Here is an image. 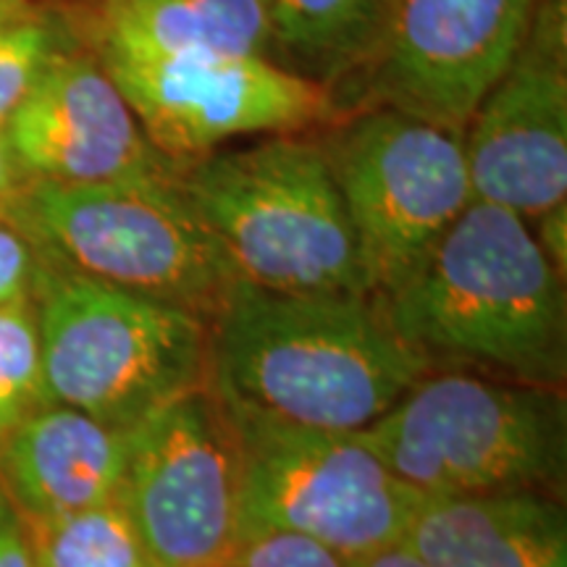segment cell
I'll return each mask as SVG.
<instances>
[{"instance_id": "obj_21", "label": "cell", "mask_w": 567, "mask_h": 567, "mask_svg": "<svg viewBox=\"0 0 567 567\" xmlns=\"http://www.w3.org/2000/svg\"><path fill=\"white\" fill-rule=\"evenodd\" d=\"M218 567H352V559L292 530L245 528Z\"/></svg>"}, {"instance_id": "obj_2", "label": "cell", "mask_w": 567, "mask_h": 567, "mask_svg": "<svg viewBox=\"0 0 567 567\" xmlns=\"http://www.w3.org/2000/svg\"><path fill=\"white\" fill-rule=\"evenodd\" d=\"M563 279L526 218L473 200L381 308L429 360L442 354L557 389L567 342Z\"/></svg>"}, {"instance_id": "obj_8", "label": "cell", "mask_w": 567, "mask_h": 567, "mask_svg": "<svg viewBox=\"0 0 567 567\" xmlns=\"http://www.w3.org/2000/svg\"><path fill=\"white\" fill-rule=\"evenodd\" d=\"M231 417L243 446V530H292L347 559L402 542L423 494L363 436Z\"/></svg>"}, {"instance_id": "obj_11", "label": "cell", "mask_w": 567, "mask_h": 567, "mask_svg": "<svg viewBox=\"0 0 567 567\" xmlns=\"http://www.w3.org/2000/svg\"><path fill=\"white\" fill-rule=\"evenodd\" d=\"M565 27V0H538L515 61L467 122L473 200L526 221L567 200Z\"/></svg>"}, {"instance_id": "obj_17", "label": "cell", "mask_w": 567, "mask_h": 567, "mask_svg": "<svg viewBox=\"0 0 567 567\" xmlns=\"http://www.w3.org/2000/svg\"><path fill=\"white\" fill-rule=\"evenodd\" d=\"M392 0H268L271 48L297 74L331 82L373 63Z\"/></svg>"}, {"instance_id": "obj_16", "label": "cell", "mask_w": 567, "mask_h": 567, "mask_svg": "<svg viewBox=\"0 0 567 567\" xmlns=\"http://www.w3.org/2000/svg\"><path fill=\"white\" fill-rule=\"evenodd\" d=\"M97 45L158 55H266L268 0H103Z\"/></svg>"}, {"instance_id": "obj_12", "label": "cell", "mask_w": 567, "mask_h": 567, "mask_svg": "<svg viewBox=\"0 0 567 567\" xmlns=\"http://www.w3.org/2000/svg\"><path fill=\"white\" fill-rule=\"evenodd\" d=\"M538 0H392L375 53L386 105L463 132L515 61Z\"/></svg>"}, {"instance_id": "obj_14", "label": "cell", "mask_w": 567, "mask_h": 567, "mask_svg": "<svg viewBox=\"0 0 567 567\" xmlns=\"http://www.w3.org/2000/svg\"><path fill=\"white\" fill-rule=\"evenodd\" d=\"M130 434L82 410L45 402L0 444V492L24 523L118 502Z\"/></svg>"}, {"instance_id": "obj_9", "label": "cell", "mask_w": 567, "mask_h": 567, "mask_svg": "<svg viewBox=\"0 0 567 567\" xmlns=\"http://www.w3.org/2000/svg\"><path fill=\"white\" fill-rule=\"evenodd\" d=\"M126 515L153 567H218L243 530V446L213 389L197 386L130 431Z\"/></svg>"}, {"instance_id": "obj_1", "label": "cell", "mask_w": 567, "mask_h": 567, "mask_svg": "<svg viewBox=\"0 0 567 567\" xmlns=\"http://www.w3.org/2000/svg\"><path fill=\"white\" fill-rule=\"evenodd\" d=\"M208 386L237 417L360 434L431 371L371 295L234 281L208 321Z\"/></svg>"}, {"instance_id": "obj_4", "label": "cell", "mask_w": 567, "mask_h": 567, "mask_svg": "<svg viewBox=\"0 0 567 567\" xmlns=\"http://www.w3.org/2000/svg\"><path fill=\"white\" fill-rule=\"evenodd\" d=\"M45 400L130 431L208 384V321L179 305L40 266L34 281Z\"/></svg>"}, {"instance_id": "obj_7", "label": "cell", "mask_w": 567, "mask_h": 567, "mask_svg": "<svg viewBox=\"0 0 567 567\" xmlns=\"http://www.w3.org/2000/svg\"><path fill=\"white\" fill-rule=\"evenodd\" d=\"M358 245L365 295L384 302L421 271L473 203L465 134L392 105L323 147Z\"/></svg>"}, {"instance_id": "obj_22", "label": "cell", "mask_w": 567, "mask_h": 567, "mask_svg": "<svg viewBox=\"0 0 567 567\" xmlns=\"http://www.w3.org/2000/svg\"><path fill=\"white\" fill-rule=\"evenodd\" d=\"M40 266L38 245L9 216H0V308L32 300Z\"/></svg>"}, {"instance_id": "obj_6", "label": "cell", "mask_w": 567, "mask_h": 567, "mask_svg": "<svg viewBox=\"0 0 567 567\" xmlns=\"http://www.w3.org/2000/svg\"><path fill=\"white\" fill-rule=\"evenodd\" d=\"M11 221L61 268L179 305L205 321L237 281L182 195L179 176L90 187L30 182Z\"/></svg>"}, {"instance_id": "obj_20", "label": "cell", "mask_w": 567, "mask_h": 567, "mask_svg": "<svg viewBox=\"0 0 567 567\" xmlns=\"http://www.w3.org/2000/svg\"><path fill=\"white\" fill-rule=\"evenodd\" d=\"M63 53H69V42L59 19L32 11L0 24V132Z\"/></svg>"}, {"instance_id": "obj_15", "label": "cell", "mask_w": 567, "mask_h": 567, "mask_svg": "<svg viewBox=\"0 0 567 567\" xmlns=\"http://www.w3.org/2000/svg\"><path fill=\"white\" fill-rule=\"evenodd\" d=\"M431 567H567V520L538 488L423 494L402 536Z\"/></svg>"}, {"instance_id": "obj_5", "label": "cell", "mask_w": 567, "mask_h": 567, "mask_svg": "<svg viewBox=\"0 0 567 567\" xmlns=\"http://www.w3.org/2000/svg\"><path fill=\"white\" fill-rule=\"evenodd\" d=\"M360 436L396 478L429 496L555 494L565 473V402L555 386L425 373Z\"/></svg>"}, {"instance_id": "obj_19", "label": "cell", "mask_w": 567, "mask_h": 567, "mask_svg": "<svg viewBox=\"0 0 567 567\" xmlns=\"http://www.w3.org/2000/svg\"><path fill=\"white\" fill-rule=\"evenodd\" d=\"M45 402L34 302L3 305L0 308V444Z\"/></svg>"}, {"instance_id": "obj_24", "label": "cell", "mask_w": 567, "mask_h": 567, "mask_svg": "<svg viewBox=\"0 0 567 567\" xmlns=\"http://www.w3.org/2000/svg\"><path fill=\"white\" fill-rule=\"evenodd\" d=\"M538 245L542 250L547 252V258L551 260V266L557 268L559 274L565 276V258H567V203L557 205L555 210L544 213L538 218V234H536Z\"/></svg>"}, {"instance_id": "obj_25", "label": "cell", "mask_w": 567, "mask_h": 567, "mask_svg": "<svg viewBox=\"0 0 567 567\" xmlns=\"http://www.w3.org/2000/svg\"><path fill=\"white\" fill-rule=\"evenodd\" d=\"M27 184H30V176L19 166L9 140H6V132H0V216L11 218L13 205L19 203Z\"/></svg>"}, {"instance_id": "obj_18", "label": "cell", "mask_w": 567, "mask_h": 567, "mask_svg": "<svg viewBox=\"0 0 567 567\" xmlns=\"http://www.w3.org/2000/svg\"><path fill=\"white\" fill-rule=\"evenodd\" d=\"M27 528L38 567H153L122 502Z\"/></svg>"}, {"instance_id": "obj_13", "label": "cell", "mask_w": 567, "mask_h": 567, "mask_svg": "<svg viewBox=\"0 0 567 567\" xmlns=\"http://www.w3.org/2000/svg\"><path fill=\"white\" fill-rule=\"evenodd\" d=\"M6 140L30 182L90 187L179 176V163L147 140L103 63L74 53L40 76L6 126Z\"/></svg>"}, {"instance_id": "obj_26", "label": "cell", "mask_w": 567, "mask_h": 567, "mask_svg": "<svg viewBox=\"0 0 567 567\" xmlns=\"http://www.w3.org/2000/svg\"><path fill=\"white\" fill-rule=\"evenodd\" d=\"M352 567H431V565H425L413 549L405 547V544H392V547H384L379 551H371V555L365 557L352 559Z\"/></svg>"}, {"instance_id": "obj_23", "label": "cell", "mask_w": 567, "mask_h": 567, "mask_svg": "<svg viewBox=\"0 0 567 567\" xmlns=\"http://www.w3.org/2000/svg\"><path fill=\"white\" fill-rule=\"evenodd\" d=\"M0 567H38L30 528L3 492H0Z\"/></svg>"}, {"instance_id": "obj_27", "label": "cell", "mask_w": 567, "mask_h": 567, "mask_svg": "<svg viewBox=\"0 0 567 567\" xmlns=\"http://www.w3.org/2000/svg\"><path fill=\"white\" fill-rule=\"evenodd\" d=\"M32 11V0H0V24H9V21H17Z\"/></svg>"}, {"instance_id": "obj_10", "label": "cell", "mask_w": 567, "mask_h": 567, "mask_svg": "<svg viewBox=\"0 0 567 567\" xmlns=\"http://www.w3.org/2000/svg\"><path fill=\"white\" fill-rule=\"evenodd\" d=\"M147 140L168 161H195L224 142L287 134L321 122L331 97L321 82L266 55H158L103 51Z\"/></svg>"}, {"instance_id": "obj_3", "label": "cell", "mask_w": 567, "mask_h": 567, "mask_svg": "<svg viewBox=\"0 0 567 567\" xmlns=\"http://www.w3.org/2000/svg\"><path fill=\"white\" fill-rule=\"evenodd\" d=\"M179 189L234 279L271 292L365 295L358 245L329 155L274 134L179 168Z\"/></svg>"}]
</instances>
